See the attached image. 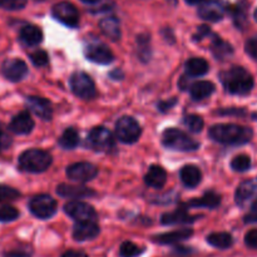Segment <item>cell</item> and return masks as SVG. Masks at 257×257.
<instances>
[{"label": "cell", "instance_id": "6da1fadb", "mask_svg": "<svg viewBox=\"0 0 257 257\" xmlns=\"http://www.w3.org/2000/svg\"><path fill=\"white\" fill-rule=\"evenodd\" d=\"M208 136L215 142L227 146H240L250 142L253 132L251 128L238 124H216L210 128Z\"/></svg>", "mask_w": 257, "mask_h": 257}, {"label": "cell", "instance_id": "7a4b0ae2", "mask_svg": "<svg viewBox=\"0 0 257 257\" xmlns=\"http://www.w3.org/2000/svg\"><path fill=\"white\" fill-rule=\"evenodd\" d=\"M221 82L227 92L236 95H246L252 90L253 78L245 68L232 67L220 74Z\"/></svg>", "mask_w": 257, "mask_h": 257}, {"label": "cell", "instance_id": "3957f363", "mask_svg": "<svg viewBox=\"0 0 257 257\" xmlns=\"http://www.w3.org/2000/svg\"><path fill=\"white\" fill-rule=\"evenodd\" d=\"M52 165V156L43 150L33 148L23 152L19 157V166L23 171L30 173L44 172Z\"/></svg>", "mask_w": 257, "mask_h": 257}, {"label": "cell", "instance_id": "277c9868", "mask_svg": "<svg viewBox=\"0 0 257 257\" xmlns=\"http://www.w3.org/2000/svg\"><path fill=\"white\" fill-rule=\"evenodd\" d=\"M162 143L168 150L190 152L200 148V143L177 128H168L163 132Z\"/></svg>", "mask_w": 257, "mask_h": 257}, {"label": "cell", "instance_id": "5b68a950", "mask_svg": "<svg viewBox=\"0 0 257 257\" xmlns=\"http://www.w3.org/2000/svg\"><path fill=\"white\" fill-rule=\"evenodd\" d=\"M141 135H142V128L135 118L124 115L115 123V136L120 142L132 145L140 140Z\"/></svg>", "mask_w": 257, "mask_h": 257}, {"label": "cell", "instance_id": "8992f818", "mask_svg": "<svg viewBox=\"0 0 257 257\" xmlns=\"http://www.w3.org/2000/svg\"><path fill=\"white\" fill-rule=\"evenodd\" d=\"M69 85L73 93L82 99H92L97 95V89L92 78L84 72H75L70 77Z\"/></svg>", "mask_w": 257, "mask_h": 257}, {"label": "cell", "instance_id": "52a82bcc", "mask_svg": "<svg viewBox=\"0 0 257 257\" xmlns=\"http://www.w3.org/2000/svg\"><path fill=\"white\" fill-rule=\"evenodd\" d=\"M57 202L49 195H38L30 200L29 210L40 220H48L57 213Z\"/></svg>", "mask_w": 257, "mask_h": 257}, {"label": "cell", "instance_id": "ba28073f", "mask_svg": "<svg viewBox=\"0 0 257 257\" xmlns=\"http://www.w3.org/2000/svg\"><path fill=\"white\" fill-rule=\"evenodd\" d=\"M52 15L55 20L64 24L65 27L75 28L79 24V13L77 8L68 2L55 4L52 9Z\"/></svg>", "mask_w": 257, "mask_h": 257}, {"label": "cell", "instance_id": "9c48e42d", "mask_svg": "<svg viewBox=\"0 0 257 257\" xmlns=\"http://www.w3.org/2000/svg\"><path fill=\"white\" fill-rule=\"evenodd\" d=\"M89 146L99 152H108L114 146V138L110 131L105 127H95L88 135Z\"/></svg>", "mask_w": 257, "mask_h": 257}, {"label": "cell", "instance_id": "30bf717a", "mask_svg": "<svg viewBox=\"0 0 257 257\" xmlns=\"http://www.w3.org/2000/svg\"><path fill=\"white\" fill-rule=\"evenodd\" d=\"M64 211L69 217H72L77 222H80V221H95V218H97V212H95L94 208L79 200H73L70 202L65 203Z\"/></svg>", "mask_w": 257, "mask_h": 257}, {"label": "cell", "instance_id": "8fae6325", "mask_svg": "<svg viewBox=\"0 0 257 257\" xmlns=\"http://www.w3.org/2000/svg\"><path fill=\"white\" fill-rule=\"evenodd\" d=\"M226 5L221 0H203L198 8V15L207 22H220L223 19Z\"/></svg>", "mask_w": 257, "mask_h": 257}, {"label": "cell", "instance_id": "7c38bea8", "mask_svg": "<svg viewBox=\"0 0 257 257\" xmlns=\"http://www.w3.org/2000/svg\"><path fill=\"white\" fill-rule=\"evenodd\" d=\"M98 175V170L94 165L88 162H78L70 165L67 168L68 178L77 182H88Z\"/></svg>", "mask_w": 257, "mask_h": 257}, {"label": "cell", "instance_id": "4fadbf2b", "mask_svg": "<svg viewBox=\"0 0 257 257\" xmlns=\"http://www.w3.org/2000/svg\"><path fill=\"white\" fill-rule=\"evenodd\" d=\"M85 57L88 60L97 64H110L114 60L112 50L103 43H94L85 48Z\"/></svg>", "mask_w": 257, "mask_h": 257}, {"label": "cell", "instance_id": "5bb4252c", "mask_svg": "<svg viewBox=\"0 0 257 257\" xmlns=\"http://www.w3.org/2000/svg\"><path fill=\"white\" fill-rule=\"evenodd\" d=\"M3 74L10 82H20L28 74V67L22 59H8L3 64Z\"/></svg>", "mask_w": 257, "mask_h": 257}, {"label": "cell", "instance_id": "9a60e30c", "mask_svg": "<svg viewBox=\"0 0 257 257\" xmlns=\"http://www.w3.org/2000/svg\"><path fill=\"white\" fill-rule=\"evenodd\" d=\"M100 232L99 226L97 225L95 221H80L74 225L73 228V237L75 241H83L93 240V238L97 237Z\"/></svg>", "mask_w": 257, "mask_h": 257}, {"label": "cell", "instance_id": "2e32d148", "mask_svg": "<svg viewBox=\"0 0 257 257\" xmlns=\"http://www.w3.org/2000/svg\"><path fill=\"white\" fill-rule=\"evenodd\" d=\"M235 200L238 206H246L247 203L257 200V178L241 183L236 190Z\"/></svg>", "mask_w": 257, "mask_h": 257}, {"label": "cell", "instance_id": "e0dca14e", "mask_svg": "<svg viewBox=\"0 0 257 257\" xmlns=\"http://www.w3.org/2000/svg\"><path fill=\"white\" fill-rule=\"evenodd\" d=\"M57 193L63 198H70V200H80V198L92 197L95 192L85 186H73L62 183L57 187Z\"/></svg>", "mask_w": 257, "mask_h": 257}, {"label": "cell", "instance_id": "ac0fdd59", "mask_svg": "<svg viewBox=\"0 0 257 257\" xmlns=\"http://www.w3.org/2000/svg\"><path fill=\"white\" fill-rule=\"evenodd\" d=\"M27 104L29 109L44 120H49L53 115V108L49 100L42 97H28Z\"/></svg>", "mask_w": 257, "mask_h": 257}, {"label": "cell", "instance_id": "d6986e66", "mask_svg": "<svg viewBox=\"0 0 257 257\" xmlns=\"http://www.w3.org/2000/svg\"><path fill=\"white\" fill-rule=\"evenodd\" d=\"M34 128V120L28 112H20L9 124V130L15 135H29Z\"/></svg>", "mask_w": 257, "mask_h": 257}, {"label": "cell", "instance_id": "ffe728a7", "mask_svg": "<svg viewBox=\"0 0 257 257\" xmlns=\"http://www.w3.org/2000/svg\"><path fill=\"white\" fill-rule=\"evenodd\" d=\"M193 235L192 228H181V230L172 231V232H166L162 235L153 236L152 240L156 243H161V245H172V243L181 242L187 238H190Z\"/></svg>", "mask_w": 257, "mask_h": 257}, {"label": "cell", "instance_id": "44dd1931", "mask_svg": "<svg viewBox=\"0 0 257 257\" xmlns=\"http://www.w3.org/2000/svg\"><path fill=\"white\" fill-rule=\"evenodd\" d=\"M166 181H167V173L163 170V167L157 165L151 166L150 170H148V172L145 176L146 185L152 188H156V190L162 188L166 185Z\"/></svg>", "mask_w": 257, "mask_h": 257}, {"label": "cell", "instance_id": "7402d4cb", "mask_svg": "<svg viewBox=\"0 0 257 257\" xmlns=\"http://www.w3.org/2000/svg\"><path fill=\"white\" fill-rule=\"evenodd\" d=\"M180 178L186 187L195 188L200 185L201 180H202V173H201L198 167L193 165H188L181 170Z\"/></svg>", "mask_w": 257, "mask_h": 257}, {"label": "cell", "instance_id": "603a6c76", "mask_svg": "<svg viewBox=\"0 0 257 257\" xmlns=\"http://www.w3.org/2000/svg\"><path fill=\"white\" fill-rule=\"evenodd\" d=\"M197 217H192L191 215H188L187 211L185 207L178 208L175 212L165 213L161 218V222L166 226L170 225H183V223H191L196 220Z\"/></svg>", "mask_w": 257, "mask_h": 257}, {"label": "cell", "instance_id": "cb8c5ba5", "mask_svg": "<svg viewBox=\"0 0 257 257\" xmlns=\"http://www.w3.org/2000/svg\"><path fill=\"white\" fill-rule=\"evenodd\" d=\"M215 92V84L208 80H200L191 84L190 94L193 100H203L213 94Z\"/></svg>", "mask_w": 257, "mask_h": 257}, {"label": "cell", "instance_id": "d4e9b609", "mask_svg": "<svg viewBox=\"0 0 257 257\" xmlns=\"http://www.w3.org/2000/svg\"><path fill=\"white\" fill-rule=\"evenodd\" d=\"M221 203V196L215 192H206L201 198H195L190 202L185 203L183 207H205V208H216Z\"/></svg>", "mask_w": 257, "mask_h": 257}, {"label": "cell", "instance_id": "484cf974", "mask_svg": "<svg viewBox=\"0 0 257 257\" xmlns=\"http://www.w3.org/2000/svg\"><path fill=\"white\" fill-rule=\"evenodd\" d=\"M99 28L103 34L112 40H118L122 35L120 33V24L119 20L114 17L103 18L99 22Z\"/></svg>", "mask_w": 257, "mask_h": 257}, {"label": "cell", "instance_id": "4316f807", "mask_svg": "<svg viewBox=\"0 0 257 257\" xmlns=\"http://www.w3.org/2000/svg\"><path fill=\"white\" fill-rule=\"evenodd\" d=\"M20 40L28 47H35L40 44L43 40V33L35 25H25L20 30Z\"/></svg>", "mask_w": 257, "mask_h": 257}, {"label": "cell", "instance_id": "83f0119b", "mask_svg": "<svg viewBox=\"0 0 257 257\" xmlns=\"http://www.w3.org/2000/svg\"><path fill=\"white\" fill-rule=\"evenodd\" d=\"M185 67L188 77H202L210 69L207 60L203 58H191L186 62Z\"/></svg>", "mask_w": 257, "mask_h": 257}, {"label": "cell", "instance_id": "f1b7e54d", "mask_svg": "<svg viewBox=\"0 0 257 257\" xmlns=\"http://www.w3.org/2000/svg\"><path fill=\"white\" fill-rule=\"evenodd\" d=\"M211 50H212L213 55L217 59H225L226 57H228V55H231L233 53L232 47L215 34H213L212 43H211Z\"/></svg>", "mask_w": 257, "mask_h": 257}, {"label": "cell", "instance_id": "f546056e", "mask_svg": "<svg viewBox=\"0 0 257 257\" xmlns=\"http://www.w3.org/2000/svg\"><path fill=\"white\" fill-rule=\"evenodd\" d=\"M207 242L211 246H213V247L220 248V250H226V248L232 246L233 238L227 232H213L207 236Z\"/></svg>", "mask_w": 257, "mask_h": 257}, {"label": "cell", "instance_id": "4dcf8cb0", "mask_svg": "<svg viewBox=\"0 0 257 257\" xmlns=\"http://www.w3.org/2000/svg\"><path fill=\"white\" fill-rule=\"evenodd\" d=\"M59 146L64 150H73L79 145V135L74 128H67L60 136L59 141H58Z\"/></svg>", "mask_w": 257, "mask_h": 257}, {"label": "cell", "instance_id": "1f68e13d", "mask_svg": "<svg viewBox=\"0 0 257 257\" xmlns=\"http://www.w3.org/2000/svg\"><path fill=\"white\" fill-rule=\"evenodd\" d=\"M145 248L140 247L136 243L131 242V241H125L120 245L119 247V256L120 257H138L142 255Z\"/></svg>", "mask_w": 257, "mask_h": 257}, {"label": "cell", "instance_id": "d6a6232c", "mask_svg": "<svg viewBox=\"0 0 257 257\" xmlns=\"http://www.w3.org/2000/svg\"><path fill=\"white\" fill-rule=\"evenodd\" d=\"M183 123H185L186 127L193 133H200L202 131L203 125H205V122H203V118L201 115L197 114H190L186 115L185 119H183Z\"/></svg>", "mask_w": 257, "mask_h": 257}, {"label": "cell", "instance_id": "836d02e7", "mask_svg": "<svg viewBox=\"0 0 257 257\" xmlns=\"http://www.w3.org/2000/svg\"><path fill=\"white\" fill-rule=\"evenodd\" d=\"M231 167L236 172H246L251 167V158L246 155H238L231 161Z\"/></svg>", "mask_w": 257, "mask_h": 257}, {"label": "cell", "instance_id": "e575fe53", "mask_svg": "<svg viewBox=\"0 0 257 257\" xmlns=\"http://www.w3.org/2000/svg\"><path fill=\"white\" fill-rule=\"evenodd\" d=\"M19 217V211L13 206H3L0 207V222H12Z\"/></svg>", "mask_w": 257, "mask_h": 257}, {"label": "cell", "instance_id": "d590c367", "mask_svg": "<svg viewBox=\"0 0 257 257\" xmlns=\"http://www.w3.org/2000/svg\"><path fill=\"white\" fill-rule=\"evenodd\" d=\"M20 197V192L15 188L9 187V186L0 185V203L8 202V201H14Z\"/></svg>", "mask_w": 257, "mask_h": 257}, {"label": "cell", "instance_id": "8d00e7d4", "mask_svg": "<svg viewBox=\"0 0 257 257\" xmlns=\"http://www.w3.org/2000/svg\"><path fill=\"white\" fill-rule=\"evenodd\" d=\"M28 0H0V8L5 10H20L27 5Z\"/></svg>", "mask_w": 257, "mask_h": 257}, {"label": "cell", "instance_id": "74e56055", "mask_svg": "<svg viewBox=\"0 0 257 257\" xmlns=\"http://www.w3.org/2000/svg\"><path fill=\"white\" fill-rule=\"evenodd\" d=\"M30 60L37 67H44V65H47L49 58H48L47 52H44V50H37V52L30 54Z\"/></svg>", "mask_w": 257, "mask_h": 257}, {"label": "cell", "instance_id": "f35d334b", "mask_svg": "<svg viewBox=\"0 0 257 257\" xmlns=\"http://www.w3.org/2000/svg\"><path fill=\"white\" fill-rule=\"evenodd\" d=\"M232 15H233V20H235L236 25L242 29V27L245 25V23H246V9L245 8L241 7V5H237V7L233 8Z\"/></svg>", "mask_w": 257, "mask_h": 257}, {"label": "cell", "instance_id": "ab89813d", "mask_svg": "<svg viewBox=\"0 0 257 257\" xmlns=\"http://www.w3.org/2000/svg\"><path fill=\"white\" fill-rule=\"evenodd\" d=\"M245 50L251 58L257 60V34L253 35L252 38H250V39L246 42Z\"/></svg>", "mask_w": 257, "mask_h": 257}, {"label": "cell", "instance_id": "60d3db41", "mask_svg": "<svg viewBox=\"0 0 257 257\" xmlns=\"http://www.w3.org/2000/svg\"><path fill=\"white\" fill-rule=\"evenodd\" d=\"M10 145H12V138H10V136L8 135V132L0 123V152L3 150H7Z\"/></svg>", "mask_w": 257, "mask_h": 257}, {"label": "cell", "instance_id": "b9f144b4", "mask_svg": "<svg viewBox=\"0 0 257 257\" xmlns=\"http://www.w3.org/2000/svg\"><path fill=\"white\" fill-rule=\"evenodd\" d=\"M245 243L247 245V247L257 250V228L248 231V232L246 233Z\"/></svg>", "mask_w": 257, "mask_h": 257}, {"label": "cell", "instance_id": "7bdbcfd3", "mask_svg": "<svg viewBox=\"0 0 257 257\" xmlns=\"http://www.w3.org/2000/svg\"><path fill=\"white\" fill-rule=\"evenodd\" d=\"M245 222L246 223H257V200H255L251 205L250 211L247 215L245 216Z\"/></svg>", "mask_w": 257, "mask_h": 257}, {"label": "cell", "instance_id": "ee69618b", "mask_svg": "<svg viewBox=\"0 0 257 257\" xmlns=\"http://www.w3.org/2000/svg\"><path fill=\"white\" fill-rule=\"evenodd\" d=\"M210 35H212L210 28L207 25H202V27H198L197 33L195 34V40H201L206 37H210Z\"/></svg>", "mask_w": 257, "mask_h": 257}, {"label": "cell", "instance_id": "f6af8a7d", "mask_svg": "<svg viewBox=\"0 0 257 257\" xmlns=\"http://www.w3.org/2000/svg\"><path fill=\"white\" fill-rule=\"evenodd\" d=\"M176 103H177V99H176V98H173V99L171 100H166V102H160L158 103V109H160L161 112H166V110L171 109Z\"/></svg>", "mask_w": 257, "mask_h": 257}, {"label": "cell", "instance_id": "bcb514c9", "mask_svg": "<svg viewBox=\"0 0 257 257\" xmlns=\"http://www.w3.org/2000/svg\"><path fill=\"white\" fill-rule=\"evenodd\" d=\"M3 257H32L29 252L23 250H14V251H9V252L4 253Z\"/></svg>", "mask_w": 257, "mask_h": 257}, {"label": "cell", "instance_id": "7dc6e473", "mask_svg": "<svg viewBox=\"0 0 257 257\" xmlns=\"http://www.w3.org/2000/svg\"><path fill=\"white\" fill-rule=\"evenodd\" d=\"M60 257H88V255L83 251H78V250H69L65 251Z\"/></svg>", "mask_w": 257, "mask_h": 257}, {"label": "cell", "instance_id": "c3c4849f", "mask_svg": "<svg viewBox=\"0 0 257 257\" xmlns=\"http://www.w3.org/2000/svg\"><path fill=\"white\" fill-rule=\"evenodd\" d=\"M109 77L112 78V79H122L123 73L120 72L119 69H115V70H113V72L109 73Z\"/></svg>", "mask_w": 257, "mask_h": 257}, {"label": "cell", "instance_id": "681fc988", "mask_svg": "<svg viewBox=\"0 0 257 257\" xmlns=\"http://www.w3.org/2000/svg\"><path fill=\"white\" fill-rule=\"evenodd\" d=\"M185 2L190 5H197V4H201L203 0H185Z\"/></svg>", "mask_w": 257, "mask_h": 257}, {"label": "cell", "instance_id": "f907efd6", "mask_svg": "<svg viewBox=\"0 0 257 257\" xmlns=\"http://www.w3.org/2000/svg\"><path fill=\"white\" fill-rule=\"evenodd\" d=\"M83 3H85V4H95V3H98L99 0H82Z\"/></svg>", "mask_w": 257, "mask_h": 257}, {"label": "cell", "instance_id": "816d5d0a", "mask_svg": "<svg viewBox=\"0 0 257 257\" xmlns=\"http://www.w3.org/2000/svg\"><path fill=\"white\" fill-rule=\"evenodd\" d=\"M253 18H255V20H256V22H257V8H256L255 13H253Z\"/></svg>", "mask_w": 257, "mask_h": 257}, {"label": "cell", "instance_id": "f5cc1de1", "mask_svg": "<svg viewBox=\"0 0 257 257\" xmlns=\"http://www.w3.org/2000/svg\"><path fill=\"white\" fill-rule=\"evenodd\" d=\"M168 2H172L173 4H176V2H177V0H168Z\"/></svg>", "mask_w": 257, "mask_h": 257}]
</instances>
